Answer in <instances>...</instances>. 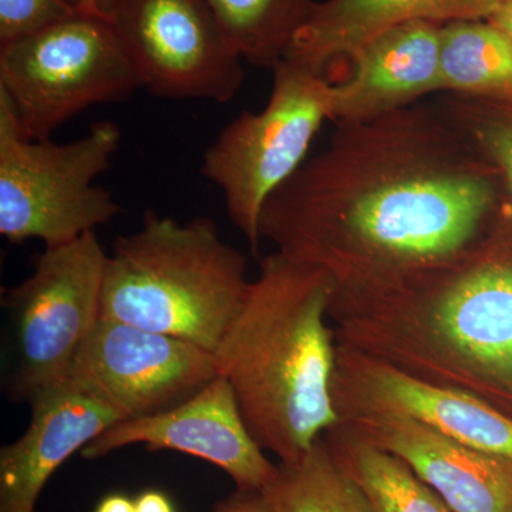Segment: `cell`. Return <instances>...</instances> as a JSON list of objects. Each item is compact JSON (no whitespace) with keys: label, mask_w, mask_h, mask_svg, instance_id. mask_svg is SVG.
Segmentation results:
<instances>
[{"label":"cell","mask_w":512,"mask_h":512,"mask_svg":"<svg viewBox=\"0 0 512 512\" xmlns=\"http://www.w3.org/2000/svg\"><path fill=\"white\" fill-rule=\"evenodd\" d=\"M508 214L497 167L439 106L336 123L265 202L279 254L332 278L330 309L423 288L485 247Z\"/></svg>","instance_id":"1"},{"label":"cell","mask_w":512,"mask_h":512,"mask_svg":"<svg viewBox=\"0 0 512 512\" xmlns=\"http://www.w3.org/2000/svg\"><path fill=\"white\" fill-rule=\"evenodd\" d=\"M332 296L322 269L266 256L214 352L249 433L281 463L305 456L339 423L336 346L326 325Z\"/></svg>","instance_id":"2"},{"label":"cell","mask_w":512,"mask_h":512,"mask_svg":"<svg viewBox=\"0 0 512 512\" xmlns=\"http://www.w3.org/2000/svg\"><path fill=\"white\" fill-rule=\"evenodd\" d=\"M493 239L417 291L340 313L345 348L477 396L512 386V254Z\"/></svg>","instance_id":"3"},{"label":"cell","mask_w":512,"mask_h":512,"mask_svg":"<svg viewBox=\"0 0 512 512\" xmlns=\"http://www.w3.org/2000/svg\"><path fill=\"white\" fill-rule=\"evenodd\" d=\"M247 258L211 218L157 211L121 235L107 258L99 319L188 340L214 353L247 293Z\"/></svg>","instance_id":"4"},{"label":"cell","mask_w":512,"mask_h":512,"mask_svg":"<svg viewBox=\"0 0 512 512\" xmlns=\"http://www.w3.org/2000/svg\"><path fill=\"white\" fill-rule=\"evenodd\" d=\"M120 141V127L107 120L70 143L29 140L0 93V234L53 248L114 220L119 202L94 181L110 170Z\"/></svg>","instance_id":"5"},{"label":"cell","mask_w":512,"mask_h":512,"mask_svg":"<svg viewBox=\"0 0 512 512\" xmlns=\"http://www.w3.org/2000/svg\"><path fill=\"white\" fill-rule=\"evenodd\" d=\"M143 87L110 19L80 12L0 46V93L23 136L49 140L97 104L121 103Z\"/></svg>","instance_id":"6"},{"label":"cell","mask_w":512,"mask_h":512,"mask_svg":"<svg viewBox=\"0 0 512 512\" xmlns=\"http://www.w3.org/2000/svg\"><path fill=\"white\" fill-rule=\"evenodd\" d=\"M264 110L244 111L202 158L201 174L221 191L229 218L258 254L268 198L308 160L323 121L332 119L333 83L301 64H276Z\"/></svg>","instance_id":"7"},{"label":"cell","mask_w":512,"mask_h":512,"mask_svg":"<svg viewBox=\"0 0 512 512\" xmlns=\"http://www.w3.org/2000/svg\"><path fill=\"white\" fill-rule=\"evenodd\" d=\"M107 258L96 232H87L46 248L32 275L2 292L13 350L8 390L16 402L29 403L69 377L74 357L99 322Z\"/></svg>","instance_id":"8"},{"label":"cell","mask_w":512,"mask_h":512,"mask_svg":"<svg viewBox=\"0 0 512 512\" xmlns=\"http://www.w3.org/2000/svg\"><path fill=\"white\" fill-rule=\"evenodd\" d=\"M109 19L154 96L224 104L241 89L242 57L205 0H114Z\"/></svg>","instance_id":"9"},{"label":"cell","mask_w":512,"mask_h":512,"mask_svg":"<svg viewBox=\"0 0 512 512\" xmlns=\"http://www.w3.org/2000/svg\"><path fill=\"white\" fill-rule=\"evenodd\" d=\"M220 376L214 353L188 340L99 319L69 379L124 420L167 412Z\"/></svg>","instance_id":"10"},{"label":"cell","mask_w":512,"mask_h":512,"mask_svg":"<svg viewBox=\"0 0 512 512\" xmlns=\"http://www.w3.org/2000/svg\"><path fill=\"white\" fill-rule=\"evenodd\" d=\"M332 396L338 414L380 412L409 417L464 446L512 458V419L493 404L417 379L345 346L336 348Z\"/></svg>","instance_id":"11"},{"label":"cell","mask_w":512,"mask_h":512,"mask_svg":"<svg viewBox=\"0 0 512 512\" xmlns=\"http://www.w3.org/2000/svg\"><path fill=\"white\" fill-rule=\"evenodd\" d=\"M134 444L208 461L241 491L264 490L278 470L249 433L234 392L221 375L174 409L119 421L87 444L82 456L93 460Z\"/></svg>","instance_id":"12"},{"label":"cell","mask_w":512,"mask_h":512,"mask_svg":"<svg viewBox=\"0 0 512 512\" xmlns=\"http://www.w3.org/2000/svg\"><path fill=\"white\" fill-rule=\"evenodd\" d=\"M333 429L389 451L443 498L453 512H512V458L464 446L397 414H339Z\"/></svg>","instance_id":"13"},{"label":"cell","mask_w":512,"mask_h":512,"mask_svg":"<svg viewBox=\"0 0 512 512\" xmlns=\"http://www.w3.org/2000/svg\"><path fill=\"white\" fill-rule=\"evenodd\" d=\"M29 404L28 429L0 450V512H35L37 498L57 468L124 420L69 377L35 394Z\"/></svg>","instance_id":"14"},{"label":"cell","mask_w":512,"mask_h":512,"mask_svg":"<svg viewBox=\"0 0 512 512\" xmlns=\"http://www.w3.org/2000/svg\"><path fill=\"white\" fill-rule=\"evenodd\" d=\"M439 23H403L367 40L346 66L350 74L333 83L332 121L376 119L441 92Z\"/></svg>","instance_id":"15"},{"label":"cell","mask_w":512,"mask_h":512,"mask_svg":"<svg viewBox=\"0 0 512 512\" xmlns=\"http://www.w3.org/2000/svg\"><path fill=\"white\" fill-rule=\"evenodd\" d=\"M503 0H325L293 40L285 59L329 80L372 39L403 23L490 19Z\"/></svg>","instance_id":"16"},{"label":"cell","mask_w":512,"mask_h":512,"mask_svg":"<svg viewBox=\"0 0 512 512\" xmlns=\"http://www.w3.org/2000/svg\"><path fill=\"white\" fill-rule=\"evenodd\" d=\"M441 92L512 103V39L488 19L441 26Z\"/></svg>","instance_id":"17"},{"label":"cell","mask_w":512,"mask_h":512,"mask_svg":"<svg viewBox=\"0 0 512 512\" xmlns=\"http://www.w3.org/2000/svg\"><path fill=\"white\" fill-rule=\"evenodd\" d=\"M325 434L333 456L362 488L373 512H453L399 457L348 431Z\"/></svg>","instance_id":"18"},{"label":"cell","mask_w":512,"mask_h":512,"mask_svg":"<svg viewBox=\"0 0 512 512\" xmlns=\"http://www.w3.org/2000/svg\"><path fill=\"white\" fill-rule=\"evenodd\" d=\"M261 493L274 512H373L323 436L299 460L279 464Z\"/></svg>","instance_id":"19"},{"label":"cell","mask_w":512,"mask_h":512,"mask_svg":"<svg viewBox=\"0 0 512 512\" xmlns=\"http://www.w3.org/2000/svg\"><path fill=\"white\" fill-rule=\"evenodd\" d=\"M242 60L274 70L311 19L315 0H205Z\"/></svg>","instance_id":"20"},{"label":"cell","mask_w":512,"mask_h":512,"mask_svg":"<svg viewBox=\"0 0 512 512\" xmlns=\"http://www.w3.org/2000/svg\"><path fill=\"white\" fill-rule=\"evenodd\" d=\"M439 109L497 167L512 221V103L450 93Z\"/></svg>","instance_id":"21"},{"label":"cell","mask_w":512,"mask_h":512,"mask_svg":"<svg viewBox=\"0 0 512 512\" xmlns=\"http://www.w3.org/2000/svg\"><path fill=\"white\" fill-rule=\"evenodd\" d=\"M74 0H0V46L79 15Z\"/></svg>","instance_id":"22"},{"label":"cell","mask_w":512,"mask_h":512,"mask_svg":"<svg viewBox=\"0 0 512 512\" xmlns=\"http://www.w3.org/2000/svg\"><path fill=\"white\" fill-rule=\"evenodd\" d=\"M212 512H274L261 491H241L222 501Z\"/></svg>","instance_id":"23"},{"label":"cell","mask_w":512,"mask_h":512,"mask_svg":"<svg viewBox=\"0 0 512 512\" xmlns=\"http://www.w3.org/2000/svg\"><path fill=\"white\" fill-rule=\"evenodd\" d=\"M136 512H175L167 495L150 490L140 494L136 500Z\"/></svg>","instance_id":"24"},{"label":"cell","mask_w":512,"mask_h":512,"mask_svg":"<svg viewBox=\"0 0 512 512\" xmlns=\"http://www.w3.org/2000/svg\"><path fill=\"white\" fill-rule=\"evenodd\" d=\"M94 512H136V501L130 500L126 495H107L97 504Z\"/></svg>","instance_id":"25"},{"label":"cell","mask_w":512,"mask_h":512,"mask_svg":"<svg viewBox=\"0 0 512 512\" xmlns=\"http://www.w3.org/2000/svg\"><path fill=\"white\" fill-rule=\"evenodd\" d=\"M80 12L109 19L114 0H74Z\"/></svg>","instance_id":"26"},{"label":"cell","mask_w":512,"mask_h":512,"mask_svg":"<svg viewBox=\"0 0 512 512\" xmlns=\"http://www.w3.org/2000/svg\"><path fill=\"white\" fill-rule=\"evenodd\" d=\"M488 20L512 39V0H503V3L498 6V9Z\"/></svg>","instance_id":"27"}]
</instances>
